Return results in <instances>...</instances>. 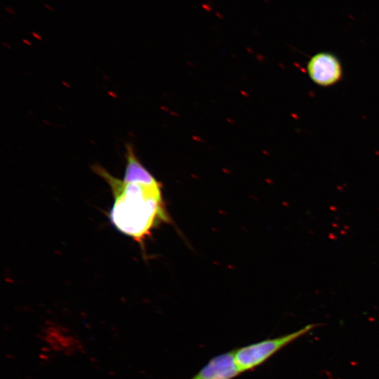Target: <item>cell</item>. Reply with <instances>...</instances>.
I'll return each mask as SVG.
<instances>
[{
	"label": "cell",
	"instance_id": "cell-5",
	"mask_svg": "<svg viewBox=\"0 0 379 379\" xmlns=\"http://www.w3.org/2000/svg\"><path fill=\"white\" fill-rule=\"evenodd\" d=\"M201 7L203 8L204 10H205L206 11H208V12H211L212 11V8L211 6L208 4H203L201 5Z\"/></svg>",
	"mask_w": 379,
	"mask_h": 379
},
{
	"label": "cell",
	"instance_id": "cell-7",
	"mask_svg": "<svg viewBox=\"0 0 379 379\" xmlns=\"http://www.w3.org/2000/svg\"><path fill=\"white\" fill-rule=\"evenodd\" d=\"M5 9H6L7 11H8L10 13H11V14H14V13H15V11H13V10H12L11 8H10L6 7V8H5Z\"/></svg>",
	"mask_w": 379,
	"mask_h": 379
},
{
	"label": "cell",
	"instance_id": "cell-2",
	"mask_svg": "<svg viewBox=\"0 0 379 379\" xmlns=\"http://www.w3.org/2000/svg\"><path fill=\"white\" fill-rule=\"evenodd\" d=\"M317 326L318 324H309L291 333L263 340L234 350V360L239 371L241 373L261 365L280 350Z\"/></svg>",
	"mask_w": 379,
	"mask_h": 379
},
{
	"label": "cell",
	"instance_id": "cell-3",
	"mask_svg": "<svg viewBox=\"0 0 379 379\" xmlns=\"http://www.w3.org/2000/svg\"><path fill=\"white\" fill-rule=\"evenodd\" d=\"M307 72L311 79L322 86L333 85L342 77L339 60L333 54L327 52L313 55L307 64Z\"/></svg>",
	"mask_w": 379,
	"mask_h": 379
},
{
	"label": "cell",
	"instance_id": "cell-1",
	"mask_svg": "<svg viewBox=\"0 0 379 379\" xmlns=\"http://www.w3.org/2000/svg\"><path fill=\"white\" fill-rule=\"evenodd\" d=\"M126 168L123 179L105 168L93 165L92 170L109 186L114 203L109 214L112 225L140 244L154 229L170 221L162 192V185L142 165L131 144L126 145Z\"/></svg>",
	"mask_w": 379,
	"mask_h": 379
},
{
	"label": "cell",
	"instance_id": "cell-8",
	"mask_svg": "<svg viewBox=\"0 0 379 379\" xmlns=\"http://www.w3.org/2000/svg\"><path fill=\"white\" fill-rule=\"evenodd\" d=\"M45 6L51 11H53V9L51 7L48 6L47 4H45Z\"/></svg>",
	"mask_w": 379,
	"mask_h": 379
},
{
	"label": "cell",
	"instance_id": "cell-6",
	"mask_svg": "<svg viewBox=\"0 0 379 379\" xmlns=\"http://www.w3.org/2000/svg\"><path fill=\"white\" fill-rule=\"evenodd\" d=\"M215 15L216 17H218V18H220L221 20L224 18V15L220 13L215 12Z\"/></svg>",
	"mask_w": 379,
	"mask_h": 379
},
{
	"label": "cell",
	"instance_id": "cell-4",
	"mask_svg": "<svg viewBox=\"0 0 379 379\" xmlns=\"http://www.w3.org/2000/svg\"><path fill=\"white\" fill-rule=\"evenodd\" d=\"M240 373L232 350L212 358L190 379H232Z\"/></svg>",
	"mask_w": 379,
	"mask_h": 379
}]
</instances>
